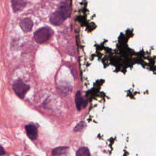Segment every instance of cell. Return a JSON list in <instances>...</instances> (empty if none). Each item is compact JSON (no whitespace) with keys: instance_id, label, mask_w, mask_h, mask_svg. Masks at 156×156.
<instances>
[{"instance_id":"cell-1","label":"cell","mask_w":156,"mask_h":156,"mask_svg":"<svg viewBox=\"0 0 156 156\" xmlns=\"http://www.w3.org/2000/svg\"><path fill=\"white\" fill-rule=\"evenodd\" d=\"M52 32L51 29L48 27H44L38 29L34 33V38L37 43H43L50 38Z\"/></svg>"},{"instance_id":"cell-2","label":"cell","mask_w":156,"mask_h":156,"mask_svg":"<svg viewBox=\"0 0 156 156\" xmlns=\"http://www.w3.org/2000/svg\"><path fill=\"white\" fill-rule=\"evenodd\" d=\"M13 89L16 94L20 98H24L29 89V86L21 80H16L13 85Z\"/></svg>"},{"instance_id":"cell-3","label":"cell","mask_w":156,"mask_h":156,"mask_svg":"<svg viewBox=\"0 0 156 156\" xmlns=\"http://www.w3.org/2000/svg\"><path fill=\"white\" fill-rule=\"evenodd\" d=\"M67 18V16L65 15L62 10L60 9L56 10L50 16V22L53 25L55 26H60L61 25L63 21Z\"/></svg>"},{"instance_id":"cell-4","label":"cell","mask_w":156,"mask_h":156,"mask_svg":"<svg viewBox=\"0 0 156 156\" xmlns=\"http://www.w3.org/2000/svg\"><path fill=\"white\" fill-rule=\"evenodd\" d=\"M25 129L27 136L31 140L36 139L38 134L37 128L34 124H27L25 126Z\"/></svg>"},{"instance_id":"cell-5","label":"cell","mask_w":156,"mask_h":156,"mask_svg":"<svg viewBox=\"0 0 156 156\" xmlns=\"http://www.w3.org/2000/svg\"><path fill=\"white\" fill-rule=\"evenodd\" d=\"M20 26L23 32H29L33 27V22L30 18H24L20 21Z\"/></svg>"},{"instance_id":"cell-6","label":"cell","mask_w":156,"mask_h":156,"mask_svg":"<svg viewBox=\"0 0 156 156\" xmlns=\"http://www.w3.org/2000/svg\"><path fill=\"white\" fill-rule=\"evenodd\" d=\"M26 5V0H12V6L15 12L22 10Z\"/></svg>"},{"instance_id":"cell-7","label":"cell","mask_w":156,"mask_h":156,"mask_svg":"<svg viewBox=\"0 0 156 156\" xmlns=\"http://www.w3.org/2000/svg\"><path fill=\"white\" fill-rule=\"evenodd\" d=\"M68 149L69 147L66 146H60L55 147L52 150V156H66L68 153Z\"/></svg>"},{"instance_id":"cell-8","label":"cell","mask_w":156,"mask_h":156,"mask_svg":"<svg viewBox=\"0 0 156 156\" xmlns=\"http://www.w3.org/2000/svg\"><path fill=\"white\" fill-rule=\"evenodd\" d=\"M83 102L84 101L83 99V98L82 97L81 92L80 91H77L76 94V108L79 111L81 110Z\"/></svg>"},{"instance_id":"cell-9","label":"cell","mask_w":156,"mask_h":156,"mask_svg":"<svg viewBox=\"0 0 156 156\" xmlns=\"http://www.w3.org/2000/svg\"><path fill=\"white\" fill-rule=\"evenodd\" d=\"M76 156H90V152L87 147H82L77 151Z\"/></svg>"},{"instance_id":"cell-10","label":"cell","mask_w":156,"mask_h":156,"mask_svg":"<svg viewBox=\"0 0 156 156\" xmlns=\"http://www.w3.org/2000/svg\"><path fill=\"white\" fill-rule=\"evenodd\" d=\"M83 122H79L74 128V131H79L80 130H82L83 129Z\"/></svg>"},{"instance_id":"cell-11","label":"cell","mask_w":156,"mask_h":156,"mask_svg":"<svg viewBox=\"0 0 156 156\" xmlns=\"http://www.w3.org/2000/svg\"><path fill=\"white\" fill-rule=\"evenodd\" d=\"M5 154V151L3 149V147L0 146V155H4Z\"/></svg>"},{"instance_id":"cell-12","label":"cell","mask_w":156,"mask_h":156,"mask_svg":"<svg viewBox=\"0 0 156 156\" xmlns=\"http://www.w3.org/2000/svg\"><path fill=\"white\" fill-rule=\"evenodd\" d=\"M28 156H29V155H28Z\"/></svg>"}]
</instances>
